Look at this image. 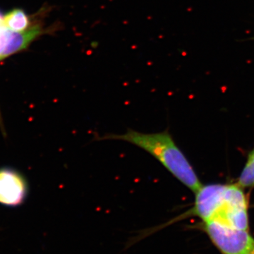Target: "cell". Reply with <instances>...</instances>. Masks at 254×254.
<instances>
[{"mask_svg": "<svg viewBox=\"0 0 254 254\" xmlns=\"http://www.w3.org/2000/svg\"><path fill=\"white\" fill-rule=\"evenodd\" d=\"M246 254H254V248L253 250H251L250 252H249L248 253Z\"/></svg>", "mask_w": 254, "mask_h": 254, "instance_id": "ba28073f", "label": "cell"}, {"mask_svg": "<svg viewBox=\"0 0 254 254\" xmlns=\"http://www.w3.org/2000/svg\"><path fill=\"white\" fill-rule=\"evenodd\" d=\"M91 46L93 47V48H96L97 47H98V43H97L96 42H95L94 44V42H92Z\"/></svg>", "mask_w": 254, "mask_h": 254, "instance_id": "52a82bcc", "label": "cell"}, {"mask_svg": "<svg viewBox=\"0 0 254 254\" xmlns=\"http://www.w3.org/2000/svg\"><path fill=\"white\" fill-rule=\"evenodd\" d=\"M236 184L244 190L254 189V147L249 153L247 162Z\"/></svg>", "mask_w": 254, "mask_h": 254, "instance_id": "8992f818", "label": "cell"}, {"mask_svg": "<svg viewBox=\"0 0 254 254\" xmlns=\"http://www.w3.org/2000/svg\"><path fill=\"white\" fill-rule=\"evenodd\" d=\"M44 20L28 31L18 32L10 29L5 25L3 16L0 19V61L27 50L40 37L55 33L60 28L58 25L46 27Z\"/></svg>", "mask_w": 254, "mask_h": 254, "instance_id": "3957f363", "label": "cell"}, {"mask_svg": "<svg viewBox=\"0 0 254 254\" xmlns=\"http://www.w3.org/2000/svg\"><path fill=\"white\" fill-rule=\"evenodd\" d=\"M226 188L227 185L222 184L202 185L195 192V200L192 208L173 220L190 216L198 217L203 222L216 218L225 205Z\"/></svg>", "mask_w": 254, "mask_h": 254, "instance_id": "277c9868", "label": "cell"}, {"mask_svg": "<svg viewBox=\"0 0 254 254\" xmlns=\"http://www.w3.org/2000/svg\"><path fill=\"white\" fill-rule=\"evenodd\" d=\"M97 141H122L145 150L156 159L178 181L193 192L202 186L199 178L188 159L177 145L168 129L157 133H143L128 129L123 134L108 133L96 136Z\"/></svg>", "mask_w": 254, "mask_h": 254, "instance_id": "6da1fadb", "label": "cell"}, {"mask_svg": "<svg viewBox=\"0 0 254 254\" xmlns=\"http://www.w3.org/2000/svg\"><path fill=\"white\" fill-rule=\"evenodd\" d=\"M204 230L222 254H246L254 248L247 230H237L217 220L204 222Z\"/></svg>", "mask_w": 254, "mask_h": 254, "instance_id": "7a4b0ae2", "label": "cell"}, {"mask_svg": "<svg viewBox=\"0 0 254 254\" xmlns=\"http://www.w3.org/2000/svg\"><path fill=\"white\" fill-rule=\"evenodd\" d=\"M26 177L14 169L0 168V204L16 207L23 204L28 197Z\"/></svg>", "mask_w": 254, "mask_h": 254, "instance_id": "5b68a950", "label": "cell"}]
</instances>
